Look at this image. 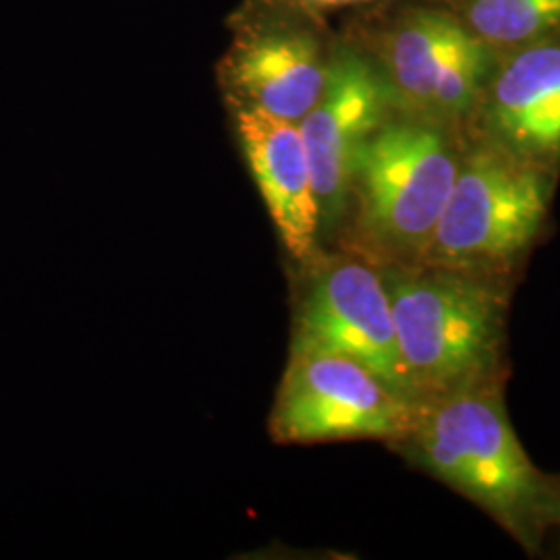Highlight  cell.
Segmentation results:
<instances>
[{"instance_id":"4fadbf2b","label":"cell","mask_w":560,"mask_h":560,"mask_svg":"<svg viewBox=\"0 0 560 560\" xmlns=\"http://www.w3.org/2000/svg\"><path fill=\"white\" fill-rule=\"evenodd\" d=\"M488 67V46L457 23L436 75L428 119L444 125L469 115L480 101Z\"/></svg>"},{"instance_id":"8992f818","label":"cell","mask_w":560,"mask_h":560,"mask_svg":"<svg viewBox=\"0 0 560 560\" xmlns=\"http://www.w3.org/2000/svg\"><path fill=\"white\" fill-rule=\"evenodd\" d=\"M291 351L358 361L402 397L421 402L400 358L390 300L374 261L330 258L316 266L295 316Z\"/></svg>"},{"instance_id":"3957f363","label":"cell","mask_w":560,"mask_h":560,"mask_svg":"<svg viewBox=\"0 0 560 560\" xmlns=\"http://www.w3.org/2000/svg\"><path fill=\"white\" fill-rule=\"evenodd\" d=\"M548 168L483 140L463 150L441 219L416 264L504 277L538 240Z\"/></svg>"},{"instance_id":"9c48e42d","label":"cell","mask_w":560,"mask_h":560,"mask_svg":"<svg viewBox=\"0 0 560 560\" xmlns=\"http://www.w3.org/2000/svg\"><path fill=\"white\" fill-rule=\"evenodd\" d=\"M488 140L550 168L560 161V42L521 48L483 96Z\"/></svg>"},{"instance_id":"277c9868","label":"cell","mask_w":560,"mask_h":560,"mask_svg":"<svg viewBox=\"0 0 560 560\" xmlns=\"http://www.w3.org/2000/svg\"><path fill=\"white\" fill-rule=\"evenodd\" d=\"M460 156L444 125L413 117L386 120L363 143L353 177L358 235L381 266L420 260L451 196Z\"/></svg>"},{"instance_id":"8fae6325","label":"cell","mask_w":560,"mask_h":560,"mask_svg":"<svg viewBox=\"0 0 560 560\" xmlns=\"http://www.w3.org/2000/svg\"><path fill=\"white\" fill-rule=\"evenodd\" d=\"M459 21L418 11L400 21L386 46V83L393 104L413 119L430 117V102L446 46Z\"/></svg>"},{"instance_id":"52a82bcc","label":"cell","mask_w":560,"mask_h":560,"mask_svg":"<svg viewBox=\"0 0 560 560\" xmlns=\"http://www.w3.org/2000/svg\"><path fill=\"white\" fill-rule=\"evenodd\" d=\"M393 106L381 71L353 50L328 60L320 98L298 122L312 168L322 226L339 221L353 194L363 143L386 122Z\"/></svg>"},{"instance_id":"ba28073f","label":"cell","mask_w":560,"mask_h":560,"mask_svg":"<svg viewBox=\"0 0 560 560\" xmlns=\"http://www.w3.org/2000/svg\"><path fill=\"white\" fill-rule=\"evenodd\" d=\"M235 125L245 161L280 241L295 260H314L320 208L298 122L237 106Z\"/></svg>"},{"instance_id":"30bf717a","label":"cell","mask_w":560,"mask_h":560,"mask_svg":"<svg viewBox=\"0 0 560 560\" xmlns=\"http://www.w3.org/2000/svg\"><path fill=\"white\" fill-rule=\"evenodd\" d=\"M226 88L237 106L300 122L320 98L328 60L318 40L300 30H260L226 59Z\"/></svg>"},{"instance_id":"5bb4252c","label":"cell","mask_w":560,"mask_h":560,"mask_svg":"<svg viewBox=\"0 0 560 560\" xmlns=\"http://www.w3.org/2000/svg\"><path fill=\"white\" fill-rule=\"evenodd\" d=\"M289 4L303 7V9H314V11H328V9H342V7H355V4H365L374 0H284Z\"/></svg>"},{"instance_id":"5b68a950","label":"cell","mask_w":560,"mask_h":560,"mask_svg":"<svg viewBox=\"0 0 560 560\" xmlns=\"http://www.w3.org/2000/svg\"><path fill=\"white\" fill-rule=\"evenodd\" d=\"M407 399L358 361L324 353L291 351L270 418L277 442H399L420 416Z\"/></svg>"},{"instance_id":"7a4b0ae2","label":"cell","mask_w":560,"mask_h":560,"mask_svg":"<svg viewBox=\"0 0 560 560\" xmlns=\"http://www.w3.org/2000/svg\"><path fill=\"white\" fill-rule=\"evenodd\" d=\"M381 270L400 358L418 399L506 381L509 284L499 275L423 264Z\"/></svg>"},{"instance_id":"6da1fadb","label":"cell","mask_w":560,"mask_h":560,"mask_svg":"<svg viewBox=\"0 0 560 560\" xmlns=\"http://www.w3.org/2000/svg\"><path fill=\"white\" fill-rule=\"evenodd\" d=\"M504 381L423 400L411 432L395 442L421 471L486 511L527 552L560 525V476L529 459L509 420Z\"/></svg>"},{"instance_id":"9a60e30c","label":"cell","mask_w":560,"mask_h":560,"mask_svg":"<svg viewBox=\"0 0 560 560\" xmlns=\"http://www.w3.org/2000/svg\"><path fill=\"white\" fill-rule=\"evenodd\" d=\"M559 529H560V525H559Z\"/></svg>"},{"instance_id":"7c38bea8","label":"cell","mask_w":560,"mask_h":560,"mask_svg":"<svg viewBox=\"0 0 560 560\" xmlns=\"http://www.w3.org/2000/svg\"><path fill=\"white\" fill-rule=\"evenodd\" d=\"M465 27L486 46L525 48L560 32V0H471Z\"/></svg>"}]
</instances>
